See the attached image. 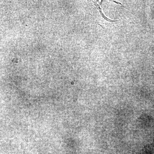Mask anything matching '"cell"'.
I'll list each match as a JSON object with an SVG mask.
<instances>
[]
</instances>
